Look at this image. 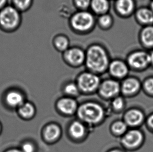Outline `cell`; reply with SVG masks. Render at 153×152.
Returning <instances> with one entry per match:
<instances>
[{
	"instance_id": "obj_1",
	"label": "cell",
	"mask_w": 153,
	"mask_h": 152,
	"mask_svg": "<svg viewBox=\"0 0 153 152\" xmlns=\"http://www.w3.org/2000/svg\"><path fill=\"white\" fill-rule=\"evenodd\" d=\"M85 51V64L90 70L94 72H103L109 66L108 52L102 45L93 44Z\"/></svg>"
},
{
	"instance_id": "obj_2",
	"label": "cell",
	"mask_w": 153,
	"mask_h": 152,
	"mask_svg": "<svg viewBox=\"0 0 153 152\" xmlns=\"http://www.w3.org/2000/svg\"><path fill=\"white\" fill-rule=\"evenodd\" d=\"M95 15L88 10H78L72 15L70 21L72 29L77 33H88L95 27Z\"/></svg>"
},
{
	"instance_id": "obj_3",
	"label": "cell",
	"mask_w": 153,
	"mask_h": 152,
	"mask_svg": "<svg viewBox=\"0 0 153 152\" xmlns=\"http://www.w3.org/2000/svg\"><path fill=\"white\" fill-rule=\"evenodd\" d=\"M22 22L21 12L12 5H7L0 10V28L12 32L18 29Z\"/></svg>"
},
{
	"instance_id": "obj_4",
	"label": "cell",
	"mask_w": 153,
	"mask_h": 152,
	"mask_svg": "<svg viewBox=\"0 0 153 152\" xmlns=\"http://www.w3.org/2000/svg\"><path fill=\"white\" fill-rule=\"evenodd\" d=\"M79 117L88 123L100 122L103 116V109L95 103H86L82 105L78 111Z\"/></svg>"
},
{
	"instance_id": "obj_5",
	"label": "cell",
	"mask_w": 153,
	"mask_h": 152,
	"mask_svg": "<svg viewBox=\"0 0 153 152\" xmlns=\"http://www.w3.org/2000/svg\"><path fill=\"white\" fill-rule=\"evenodd\" d=\"M63 53L64 58L72 65L79 66L85 63L86 51L81 47H70Z\"/></svg>"
},
{
	"instance_id": "obj_6",
	"label": "cell",
	"mask_w": 153,
	"mask_h": 152,
	"mask_svg": "<svg viewBox=\"0 0 153 152\" xmlns=\"http://www.w3.org/2000/svg\"><path fill=\"white\" fill-rule=\"evenodd\" d=\"M100 84L98 77L91 73H85L79 78V86L85 92H91L97 88Z\"/></svg>"
},
{
	"instance_id": "obj_7",
	"label": "cell",
	"mask_w": 153,
	"mask_h": 152,
	"mask_svg": "<svg viewBox=\"0 0 153 152\" xmlns=\"http://www.w3.org/2000/svg\"><path fill=\"white\" fill-rule=\"evenodd\" d=\"M128 62L134 68H144L149 63V55L144 52H137L129 56Z\"/></svg>"
},
{
	"instance_id": "obj_8",
	"label": "cell",
	"mask_w": 153,
	"mask_h": 152,
	"mask_svg": "<svg viewBox=\"0 0 153 152\" xmlns=\"http://www.w3.org/2000/svg\"><path fill=\"white\" fill-rule=\"evenodd\" d=\"M143 139V136L141 132L137 130L128 132L123 138V143L128 148H135L141 143Z\"/></svg>"
},
{
	"instance_id": "obj_9",
	"label": "cell",
	"mask_w": 153,
	"mask_h": 152,
	"mask_svg": "<svg viewBox=\"0 0 153 152\" xmlns=\"http://www.w3.org/2000/svg\"><path fill=\"white\" fill-rule=\"evenodd\" d=\"M110 8L109 0H91L90 8L94 15L99 16L108 13Z\"/></svg>"
},
{
	"instance_id": "obj_10",
	"label": "cell",
	"mask_w": 153,
	"mask_h": 152,
	"mask_svg": "<svg viewBox=\"0 0 153 152\" xmlns=\"http://www.w3.org/2000/svg\"><path fill=\"white\" fill-rule=\"evenodd\" d=\"M109 68L111 74L118 78L126 76L128 71L126 64L119 60H115L110 63Z\"/></svg>"
},
{
	"instance_id": "obj_11",
	"label": "cell",
	"mask_w": 153,
	"mask_h": 152,
	"mask_svg": "<svg viewBox=\"0 0 153 152\" xmlns=\"http://www.w3.org/2000/svg\"><path fill=\"white\" fill-rule=\"evenodd\" d=\"M119 91V86L114 81L109 80L104 82L100 89V93L103 97H110L117 94Z\"/></svg>"
},
{
	"instance_id": "obj_12",
	"label": "cell",
	"mask_w": 153,
	"mask_h": 152,
	"mask_svg": "<svg viewBox=\"0 0 153 152\" xmlns=\"http://www.w3.org/2000/svg\"><path fill=\"white\" fill-rule=\"evenodd\" d=\"M115 7L118 14L126 16L132 12L134 3L133 0H117Z\"/></svg>"
},
{
	"instance_id": "obj_13",
	"label": "cell",
	"mask_w": 153,
	"mask_h": 152,
	"mask_svg": "<svg viewBox=\"0 0 153 152\" xmlns=\"http://www.w3.org/2000/svg\"><path fill=\"white\" fill-rule=\"evenodd\" d=\"M53 44L56 50L62 53H64L70 47V40L64 35H56L53 40Z\"/></svg>"
},
{
	"instance_id": "obj_14",
	"label": "cell",
	"mask_w": 153,
	"mask_h": 152,
	"mask_svg": "<svg viewBox=\"0 0 153 152\" xmlns=\"http://www.w3.org/2000/svg\"><path fill=\"white\" fill-rule=\"evenodd\" d=\"M76 103L70 99H62L58 103V107L61 111L66 114H73L76 109Z\"/></svg>"
},
{
	"instance_id": "obj_15",
	"label": "cell",
	"mask_w": 153,
	"mask_h": 152,
	"mask_svg": "<svg viewBox=\"0 0 153 152\" xmlns=\"http://www.w3.org/2000/svg\"><path fill=\"white\" fill-rule=\"evenodd\" d=\"M6 102L10 107H20L23 104L22 95L16 91H11L8 93L6 96Z\"/></svg>"
},
{
	"instance_id": "obj_16",
	"label": "cell",
	"mask_w": 153,
	"mask_h": 152,
	"mask_svg": "<svg viewBox=\"0 0 153 152\" xmlns=\"http://www.w3.org/2000/svg\"><path fill=\"white\" fill-rule=\"evenodd\" d=\"M143 119V114L137 110H132L128 111L126 116L127 123L131 125H138L142 121Z\"/></svg>"
},
{
	"instance_id": "obj_17",
	"label": "cell",
	"mask_w": 153,
	"mask_h": 152,
	"mask_svg": "<svg viewBox=\"0 0 153 152\" xmlns=\"http://www.w3.org/2000/svg\"><path fill=\"white\" fill-rule=\"evenodd\" d=\"M97 23L99 27L103 30H108L112 26L114 19L109 13L102 15L98 16Z\"/></svg>"
},
{
	"instance_id": "obj_18",
	"label": "cell",
	"mask_w": 153,
	"mask_h": 152,
	"mask_svg": "<svg viewBox=\"0 0 153 152\" xmlns=\"http://www.w3.org/2000/svg\"><path fill=\"white\" fill-rule=\"evenodd\" d=\"M140 84L137 81L134 79H128L126 80L122 86L123 92L128 94H133L138 90Z\"/></svg>"
},
{
	"instance_id": "obj_19",
	"label": "cell",
	"mask_w": 153,
	"mask_h": 152,
	"mask_svg": "<svg viewBox=\"0 0 153 152\" xmlns=\"http://www.w3.org/2000/svg\"><path fill=\"white\" fill-rule=\"evenodd\" d=\"M137 17L139 21L143 24H151L153 23V12L150 10L142 8L138 11Z\"/></svg>"
},
{
	"instance_id": "obj_20",
	"label": "cell",
	"mask_w": 153,
	"mask_h": 152,
	"mask_svg": "<svg viewBox=\"0 0 153 152\" xmlns=\"http://www.w3.org/2000/svg\"><path fill=\"white\" fill-rule=\"evenodd\" d=\"M12 5L20 12H24L30 8L33 0H12Z\"/></svg>"
},
{
	"instance_id": "obj_21",
	"label": "cell",
	"mask_w": 153,
	"mask_h": 152,
	"mask_svg": "<svg viewBox=\"0 0 153 152\" xmlns=\"http://www.w3.org/2000/svg\"><path fill=\"white\" fill-rule=\"evenodd\" d=\"M142 39L144 44L148 46H153V27L145 28L142 32Z\"/></svg>"
},
{
	"instance_id": "obj_22",
	"label": "cell",
	"mask_w": 153,
	"mask_h": 152,
	"mask_svg": "<svg viewBox=\"0 0 153 152\" xmlns=\"http://www.w3.org/2000/svg\"><path fill=\"white\" fill-rule=\"evenodd\" d=\"M71 134L75 138H81L85 134V128L79 122H74L70 128Z\"/></svg>"
},
{
	"instance_id": "obj_23",
	"label": "cell",
	"mask_w": 153,
	"mask_h": 152,
	"mask_svg": "<svg viewBox=\"0 0 153 152\" xmlns=\"http://www.w3.org/2000/svg\"><path fill=\"white\" fill-rule=\"evenodd\" d=\"M60 130L58 126L51 125L47 128L45 136L46 139L49 141L56 140L60 136Z\"/></svg>"
},
{
	"instance_id": "obj_24",
	"label": "cell",
	"mask_w": 153,
	"mask_h": 152,
	"mask_svg": "<svg viewBox=\"0 0 153 152\" xmlns=\"http://www.w3.org/2000/svg\"><path fill=\"white\" fill-rule=\"evenodd\" d=\"M19 112L23 117L29 118L33 115L35 113V109L33 106L30 104L25 103L19 107Z\"/></svg>"
},
{
	"instance_id": "obj_25",
	"label": "cell",
	"mask_w": 153,
	"mask_h": 152,
	"mask_svg": "<svg viewBox=\"0 0 153 152\" xmlns=\"http://www.w3.org/2000/svg\"><path fill=\"white\" fill-rule=\"evenodd\" d=\"M91 0H74L75 6L79 10H87L91 7Z\"/></svg>"
},
{
	"instance_id": "obj_26",
	"label": "cell",
	"mask_w": 153,
	"mask_h": 152,
	"mask_svg": "<svg viewBox=\"0 0 153 152\" xmlns=\"http://www.w3.org/2000/svg\"><path fill=\"white\" fill-rule=\"evenodd\" d=\"M112 129L115 133L117 134H122L126 129V125L123 122H117L114 124Z\"/></svg>"
},
{
	"instance_id": "obj_27",
	"label": "cell",
	"mask_w": 153,
	"mask_h": 152,
	"mask_svg": "<svg viewBox=\"0 0 153 152\" xmlns=\"http://www.w3.org/2000/svg\"><path fill=\"white\" fill-rule=\"evenodd\" d=\"M65 91L68 94L75 95L78 92L77 86L74 84H69L65 87Z\"/></svg>"
},
{
	"instance_id": "obj_28",
	"label": "cell",
	"mask_w": 153,
	"mask_h": 152,
	"mask_svg": "<svg viewBox=\"0 0 153 152\" xmlns=\"http://www.w3.org/2000/svg\"><path fill=\"white\" fill-rule=\"evenodd\" d=\"M123 105V102L120 97H118L115 99L113 102V106L115 109L119 110L121 109Z\"/></svg>"
},
{
	"instance_id": "obj_29",
	"label": "cell",
	"mask_w": 153,
	"mask_h": 152,
	"mask_svg": "<svg viewBox=\"0 0 153 152\" xmlns=\"http://www.w3.org/2000/svg\"><path fill=\"white\" fill-rule=\"evenodd\" d=\"M145 87L149 92L153 94V79H150L146 81Z\"/></svg>"
},
{
	"instance_id": "obj_30",
	"label": "cell",
	"mask_w": 153,
	"mask_h": 152,
	"mask_svg": "<svg viewBox=\"0 0 153 152\" xmlns=\"http://www.w3.org/2000/svg\"><path fill=\"white\" fill-rule=\"evenodd\" d=\"M22 150L23 152H33L34 148L32 144L27 143L23 145Z\"/></svg>"
},
{
	"instance_id": "obj_31",
	"label": "cell",
	"mask_w": 153,
	"mask_h": 152,
	"mask_svg": "<svg viewBox=\"0 0 153 152\" xmlns=\"http://www.w3.org/2000/svg\"><path fill=\"white\" fill-rule=\"evenodd\" d=\"M8 0H0V10L7 5Z\"/></svg>"
},
{
	"instance_id": "obj_32",
	"label": "cell",
	"mask_w": 153,
	"mask_h": 152,
	"mask_svg": "<svg viewBox=\"0 0 153 152\" xmlns=\"http://www.w3.org/2000/svg\"><path fill=\"white\" fill-rule=\"evenodd\" d=\"M149 125L153 128V115L149 117Z\"/></svg>"
},
{
	"instance_id": "obj_33",
	"label": "cell",
	"mask_w": 153,
	"mask_h": 152,
	"mask_svg": "<svg viewBox=\"0 0 153 152\" xmlns=\"http://www.w3.org/2000/svg\"><path fill=\"white\" fill-rule=\"evenodd\" d=\"M149 63L153 64V52L149 55Z\"/></svg>"
},
{
	"instance_id": "obj_34",
	"label": "cell",
	"mask_w": 153,
	"mask_h": 152,
	"mask_svg": "<svg viewBox=\"0 0 153 152\" xmlns=\"http://www.w3.org/2000/svg\"><path fill=\"white\" fill-rule=\"evenodd\" d=\"M6 152H23L22 151H21L18 150H9L8 151H7Z\"/></svg>"
},
{
	"instance_id": "obj_35",
	"label": "cell",
	"mask_w": 153,
	"mask_h": 152,
	"mask_svg": "<svg viewBox=\"0 0 153 152\" xmlns=\"http://www.w3.org/2000/svg\"><path fill=\"white\" fill-rule=\"evenodd\" d=\"M151 10L153 12V2L152 3L151 6Z\"/></svg>"
},
{
	"instance_id": "obj_36",
	"label": "cell",
	"mask_w": 153,
	"mask_h": 152,
	"mask_svg": "<svg viewBox=\"0 0 153 152\" xmlns=\"http://www.w3.org/2000/svg\"><path fill=\"white\" fill-rule=\"evenodd\" d=\"M1 130H2V127H1V125H0V133L1 132Z\"/></svg>"
},
{
	"instance_id": "obj_37",
	"label": "cell",
	"mask_w": 153,
	"mask_h": 152,
	"mask_svg": "<svg viewBox=\"0 0 153 152\" xmlns=\"http://www.w3.org/2000/svg\"><path fill=\"white\" fill-rule=\"evenodd\" d=\"M120 152V151H112V152Z\"/></svg>"
}]
</instances>
